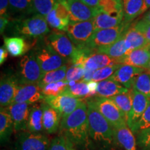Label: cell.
<instances>
[{"label":"cell","mask_w":150,"mask_h":150,"mask_svg":"<svg viewBox=\"0 0 150 150\" xmlns=\"http://www.w3.org/2000/svg\"><path fill=\"white\" fill-rule=\"evenodd\" d=\"M27 131L32 133L44 132L43 108L42 104H35L30 107Z\"/></svg>","instance_id":"24"},{"label":"cell","mask_w":150,"mask_h":150,"mask_svg":"<svg viewBox=\"0 0 150 150\" xmlns=\"http://www.w3.org/2000/svg\"><path fill=\"white\" fill-rule=\"evenodd\" d=\"M145 71L147 70L132 65L122 64L109 79L115 81L126 88L131 90L133 88L136 78Z\"/></svg>","instance_id":"15"},{"label":"cell","mask_w":150,"mask_h":150,"mask_svg":"<svg viewBox=\"0 0 150 150\" xmlns=\"http://www.w3.org/2000/svg\"><path fill=\"white\" fill-rule=\"evenodd\" d=\"M98 53L105 54L112 59L117 60L122 64V61L129 53L125 42V35L111 45L99 50Z\"/></svg>","instance_id":"28"},{"label":"cell","mask_w":150,"mask_h":150,"mask_svg":"<svg viewBox=\"0 0 150 150\" xmlns=\"http://www.w3.org/2000/svg\"><path fill=\"white\" fill-rule=\"evenodd\" d=\"M87 105L90 138L103 149L109 148L116 141L115 129L93 105Z\"/></svg>","instance_id":"2"},{"label":"cell","mask_w":150,"mask_h":150,"mask_svg":"<svg viewBox=\"0 0 150 150\" xmlns=\"http://www.w3.org/2000/svg\"><path fill=\"white\" fill-rule=\"evenodd\" d=\"M43 108V127L45 132L48 134L56 133L60 128L61 117L55 109L46 103L42 104Z\"/></svg>","instance_id":"20"},{"label":"cell","mask_w":150,"mask_h":150,"mask_svg":"<svg viewBox=\"0 0 150 150\" xmlns=\"http://www.w3.org/2000/svg\"><path fill=\"white\" fill-rule=\"evenodd\" d=\"M136 134L137 144L140 149L150 150V128L138 131Z\"/></svg>","instance_id":"40"},{"label":"cell","mask_w":150,"mask_h":150,"mask_svg":"<svg viewBox=\"0 0 150 150\" xmlns=\"http://www.w3.org/2000/svg\"><path fill=\"white\" fill-rule=\"evenodd\" d=\"M10 22V19L6 17H1L0 18V33L2 35L5 31L6 28L8 26Z\"/></svg>","instance_id":"45"},{"label":"cell","mask_w":150,"mask_h":150,"mask_svg":"<svg viewBox=\"0 0 150 150\" xmlns=\"http://www.w3.org/2000/svg\"><path fill=\"white\" fill-rule=\"evenodd\" d=\"M116 104L118 108L121 110L123 115L126 118L127 122L128 120L129 113H130L133 104V94L132 89L129 90L128 92L120 94L110 98Z\"/></svg>","instance_id":"31"},{"label":"cell","mask_w":150,"mask_h":150,"mask_svg":"<svg viewBox=\"0 0 150 150\" xmlns=\"http://www.w3.org/2000/svg\"><path fill=\"white\" fill-rule=\"evenodd\" d=\"M50 141L43 133L21 131L17 135L15 147L16 150H48Z\"/></svg>","instance_id":"9"},{"label":"cell","mask_w":150,"mask_h":150,"mask_svg":"<svg viewBox=\"0 0 150 150\" xmlns=\"http://www.w3.org/2000/svg\"><path fill=\"white\" fill-rule=\"evenodd\" d=\"M116 64H121V63L106 54L94 52L91 55L84 58L81 66H83L86 70L96 71L108 65Z\"/></svg>","instance_id":"19"},{"label":"cell","mask_w":150,"mask_h":150,"mask_svg":"<svg viewBox=\"0 0 150 150\" xmlns=\"http://www.w3.org/2000/svg\"><path fill=\"white\" fill-rule=\"evenodd\" d=\"M66 94L82 99H88L90 98V91L87 83L83 81H79L69 85L65 91Z\"/></svg>","instance_id":"34"},{"label":"cell","mask_w":150,"mask_h":150,"mask_svg":"<svg viewBox=\"0 0 150 150\" xmlns=\"http://www.w3.org/2000/svg\"><path fill=\"white\" fill-rule=\"evenodd\" d=\"M133 88L150 97V72L147 70L138 75L135 79Z\"/></svg>","instance_id":"35"},{"label":"cell","mask_w":150,"mask_h":150,"mask_svg":"<svg viewBox=\"0 0 150 150\" xmlns=\"http://www.w3.org/2000/svg\"><path fill=\"white\" fill-rule=\"evenodd\" d=\"M149 54H150V47H149Z\"/></svg>","instance_id":"53"},{"label":"cell","mask_w":150,"mask_h":150,"mask_svg":"<svg viewBox=\"0 0 150 150\" xmlns=\"http://www.w3.org/2000/svg\"><path fill=\"white\" fill-rule=\"evenodd\" d=\"M150 8V0H143V6L141 11L140 15L143 14L145 11H147L148 9Z\"/></svg>","instance_id":"49"},{"label":"cell","mask_w":150,"mask_h":150,"mask_svg":"<svg viewBox=\"0 0 150 150\" xmlns=\"http://www.w3.org/2000/svg\"><path fill=\"white\" fill-rule=\"evenodd\" d=\"M69 86V83L63 81L52 83L45 86L42 88V91L45 97L46 96H58L64 94Z\"/></svg>","instance_id":"36"},{"label":"cell","mask_w":150,"mask_h":150,"mask_svg":"<svg viewBox=\"0 0 150 150\" xmlns=\"http://www.w3.org/2000/svg\"><path fill=\"white\" fill-rule=\"evenodd\" d=\"M14 130L13 121L7 108H1L0 110V141L1 144L8 142Z\"/></svg>","instance_id":"27"},{"label":"cell","mask_w":150,"mask_h":150,"mask_svg":"<svg viewBox=\"0 0 150 150\" xmlns=\"http://www.w3.org/2000/svg\"><path fill=\"white\" fill-rule=\"evenodd\" d=\"M122 64H116L104 67L103 68L99 69L94 73L93 81H102L108 79L112 74L115 73Z\"/></svg>","instance_id":"37"},{"label":"cell","mask_w":150,"mask_h":150,"mask_svg":"<svg viewBox=\"0 0 150 150\" xmlns=\"http://www.w3.org/2000/svg\"><path fill=\"white\" fill-rule=\"evenodd\" d=\"M129 91V89L124 87L121 84L108 79L98 82L96 97H103V98H111L120 94L127 93Z\"/></svg>","instance_id":"21"},{"label":"cell","mask_w":150,"mask_h":150,"mask_svg":"<svg viewBox=\"0 0 150 150\" xmlns=\"http://www.w3.org/2000/svg\"><path fill=\"white\" fill-rule=\"evenodd\" d=\"M44 98L42 88L38 83L19 84L13 104L26 103L33 105Z\"/></svg>","instance_id":"14"},{"label":"cell","mask_w":150,"mask_h":150,"mask_svg":"<svg viewBox=\"0 0 150 150\" xmlns=\"http://www.w3.org/2000/svg\"><path fill=\"white\" fill-rule=\"evenodd\" d=\"M38 62L41 67L43 74L53 71L66 65L68 61L63 59L55 51L47 45L44 41L35 44L34 51L33 52Z\"/></svg>","instance_id":"7"},{"label":"cell","mask_w":150,"mask_h":150,"mask_svg":"<svg viewBox=\"0 0 150 150\" xmlns=\"http://www.w3.org/2000/svg\"><path fill=\"white\" fill-rule=\"evenodd\" d=\"M83 100L66 93L58 96H46L43 99L45 103L59 112L61 120L74 112Z\"/></svg>","instance_id":"10"},{"label":"cell","mask_w":150,"mask_h":150,"mask_svg":"<svg viewBox=\"0 0 150 150\" xmlns=\"http://www.w3.org/2000/svg\"><path fill=\"white\" fill-rule=\"evenodd\" d=\"M43 72L34 54H25L18 62L16 77L19 84L39 83Z\"/></svg>","instance_id":"4"},{"label":"cell","mask_w":150,"mask_h":150,"mask_svg":"<svg viewBox=\"0 0 150 150\" xmlns=\"http://www.w3.org/2000/svg\"><path fill=\"white\" fill-rule=\"evenodd\" d=\"M139 22H141L142 24H150V10L148 11L147 14H146L145 16L142 18V20Z\"/></svg>","instance_id":"50"},{"label":"cell","mask_w":150,"mask_h":150,"mask_svg":"<svg viewBox=\"0 0 150 150\" xmlns=\"http://www.w3.org/2000/svg\"><path fill=\"white\" fill-rule=\"evenodd\" d=\"M129 24L123 21L118 27L95 31L85 47L94 52H97L101 49L107 47L115 43L125 35L129 29Z\"/></svg>","instance_id":"5"},{"label":"cell","mask_w":150,"mask_h":150,"mask_svg":"<svg viewBox=\"0 0 150 150\" xmlns=\"http://www.w3.org/2000/svg\"><path fill=\"white\" fill-rule=\"evenodd\" d=\"M116 141L125 150H136V142L133 131L127 125L115 129Z\"/></svg>","instance_id":"29"},{"label":"cell","mask_w":150,"mask_h":150,"mask_svg":"<svg viewBox=\"0 0 150 150\" xmlns=\"http://www.w3.org/2000/svg\"><path fill=\"white\" fill-rule=\"evenodd\" d=\"M148 128H150V102L149 105H148L147 109L145 110V112L142 115L138 125H137L136 134L138 131Z\"/></svg>","instance_id":"41"},{"label":"cell","mask_w":150,"mask_h":150,"mask_svg":"<svg viewBox=\"0 0 150 150\" xmlns=\"http://www.w3.org/2000/svg\"><path fill=\"white\" fill-rule=\"evenodd\" d=\"M63 134L74 147L81 150L88 149L91 143L88 117V105L83 99L78 108L64 119L60 125Z\"/></svg>","instance_id":"1"},{"label":"cell","mask_w":150,"mask_h":150,"mask_svg":"<svg viewBox=\"0 0 150 150\" xmlns=\"http://www.w3.org/2000/svg\"><path fill=\"white\" fill-rule=\"evenodd\" d=\"M133 104L127 120V126L136 134V127L150 102V97L132 88Z\"/></svg>","instance_id":"12"},{"label":"cell","mask_w":150,"mask_h":150,"mask_svg":"<svg viewBox=\"0 0 150 150\" xmlns=\"http://www.w3.org/2000/svg\"><path fill=\"white\" fill-rule=\"evenodd\" d=\"M19 85L16 76L4 74L0 82V105L1 108H7L13 104Z\"/></svg>","instance_id":"16"},{"label":"cell","mask_w":150,"mask_h":150,"mask_svg":"<svg viewBox=\"0 0 150 150\" xmlns=\"http://www.w3.org/2000/svg\"><path fill=\"white\" fill-rule=\"evenodd\" d=\"M134 27L143 33V35H145V37L146 40H147L148 47H150V24H145L138 22L135 24Z\"/></svg>","instance_id":"42"},{"label":"cell","mask_w":150,"mask_h":150,"mask_svg":"<svg viewBox=\"0 0 150 150\" xmlns=\"http://www.w3.org/2000/svg\"><path fill=\"white\" fill-rule=\"evenodd\" d=\"M8 52L4 46H1L0 49V64L2 65L8 57Z\"/></svg>","instance_id":"46"},{"label":"cell","mask_w":150,"mask_h":150,"mask_svg":"<svg viewBox=\"0 0 150 150\" xmlns=\"http://www.w3.org/2000/svg\"><path fill=\"white\" fill-rule=\"evenodd\" d=\"M147 71H148V72H150V69H149V70H148Z\"/></svg>","instance_id":"52"},{"label":"cell","mask_w":150,"mask_h":150,"mask_svg":"<svg viewBox=\"0 0 150 150\" xmlns=\"http://www.w3.org/2000/svg\"><path fill=\"white\" fill-rule=\"evenodd\" d=\"M124 13V22L129 24L136 17L140 16L143 0H122Z\"/></svg>","instance_id":"30"},{"label":"cell","mask_w":150,"mask_h":150,"mask_svg":"<svg viewBox=\"0 0 150 150\" xmlns=\"http://www.w3.org/2000/svg\"><path fill=\"white\" fill-rule=\"evenodd\" d=\"M95 71H93V70H86L85 74H84L83 79H82V81H81L86 82V83H88V82L91 81L93 80V74L94 73H95Z\"/></svg>","instance_id":"47"},{"label":"cell","mask_w":150,"mask_h":150,"mask_svg":"<svg viewBox=\"0 0 150 150\" xmlns=\"http://www.w3.org/2000/svg\"><path fill=\"white\" fill-rule=\"evenodd\" d=\"M67 65L60 67L57 70L50 71V72L44 73L42 75V79L40 80L39 86L42 88L45 86L52 83L63 81H65L67 74Z\"/></svg>","instance_id":"32"},{"label":"cell","mask_w":150,"mask_h":150,"mask_svg":"<svg viewBox=\"0 0 150 150\" xmlns=\"http://www.w3.org/2000/svg\"><path fill=\"white\" fill-rule=\"evenodd\" d=\"M122 64H126L140 68L149 70L150 54L149 48H140L131 51L122 61Z\"/></svg>","instance_id":"18"},{"label":"cell","mask_w":150,"mask_h":150,"mask_svg":"<svg viewBox=\"0 0 150 150\" xmlns=\"http://www.w3.org/2000/svg\"><path fill=\"white\" fill-rule=\"evenodd\" d=\"M95 31L93 20L85 22H70L67 29V34L77 48L83 47Z\"/></svg>","instance_id":"11"},{"label":"cell","mask_w":150,"mask_h":150,"mask_svg":"<svg viewBox=\"0 0 150 150\" xmlns=\"http://www.w3.org/2000/svg\"><path fill=\"white\" fill-rule=\"evenodd\" d=\"M10 21L13 33L24 38H43L50 31L45 18L38 15Z\"/></svg>","instance_id":"3"},{"label":"cell","mask_w":150,"mask_h":150,"mask_svg":"<svg viewBox=\"0 0 150 150\" xmlns=\"http://www.w3.org/2000/svg\"><path fill=\"white\" fill-rule=\"evenodd\" d=\"M69 142H70V141H69ZM69 150H77V149H76V148H75L74 146H73L72 144H71L70 142V145H69Z\"/></svg>","instance_id":"51"},{"label":"cell","mask_w":150,"mask_h":150,"mask_svg":"<svg viewBox=\"0 0 150 150\" xmlns=\"http://www.w3.org/2000/svg\"><path fill=\"white\" fill-rule=\"evenodd\" d=\"M8 15L9 19L11 16H17V18L15 20L24 18L26 16L33 15L32 0H9Z\"/></svg>","instance_id":"26"},{"label":"cell","mask_w":150,"mask_h":150,"mask_svg":"<svg viewBox=\"0 0 150 150\" xmlns=\"http://www.w3.org/2000/svg\"><path fill=\"white\" fill-rule=\"evenodd\" d=\"M86 70L83 66H75L72 65L67 71L66 77L65 81L67 83L71 82H79L83 79Z\"/></svg>","instance_id":"38"},{"label":"cell","mask_w":150,"mask_h":150,"mask_svg":"<svg viewBox=\"0 0 150 150\" xmlns=\"http://www.w3.org/2000/svg\"><path fill=\"white\" fill-rule=\"evenodd\" d=\"M70 142L63 134L54 137L50 141L48 150H69Z\"/></svg>","instance_id":"39"},{"label":"cell","mask_w":150,"mask_h":150,"mask_svg":"<svg viewBox=\"0 0 150 150\" xmlns=\"http://www.w3.org/2000/svg\"><path fill=\"white\" fill-rule=\"evenodd\" d=\"M125 38L127 47L129 52L137 49L149 48L145 35L134 26L127 29L125 33Z\"/></svg>","instance_id":"25"},{"label":"cell","mask_w":150,"mask_h":150,"mask_svg":"<svg viewBox=\"0 0 150 150\" xmlns=\"http://www.w3.org/2000/svg\"><path fill=\"white\" fill-rule=\"evenodd\" d=\"M59 0H32L33 16L45 17L53 10Z\"/></svg>","instance_id":"33"},{"label":"cell","mask_w":150,"mask_h":150,"mask_svg":"<svg viewBox=\"0 0 150 150\" xmlns=\"http://www.w3.org/2000/svg\"><path fill=\"white\" fill-rule=\"evenodd\" d=\"M81 1H83L86 4L88 5L89 6L93 7V8H98L99 0H81Z\"/></svg>","instance_id":"48"},{"label":"cell","mask_w":150,"mask_h":150,"mask_svg":"<svg viewBox=\"0 0 150 150\" xmlns=\"http://www.w3.org/2000/svg\"><path fill=\"white\" fill-rule=\"evenodd\" d=\"M4 47L12 56H21L29 52L31 45L22 37H5Z\"/></svg>","instance_id":"22"},{"label":"cell","mask_w":150,"mask_h":150,"mask_svg":"<svg viewBox=\"0 0 150 150\" xmlns=\"http://www.w3.org/2000/svg\"><path fill=\"white\" fill-rule=\"evenodd\" d=\"M30 107V105L26 103L12 104L7 107L13 121L14 131L16 132L27 130Z\"/></svg>","instance_id":"17"},{"label":"cell","mask_w":150,"mask_h":150,"mask_svg":"<svg viewBox=\"0 0 150 150\" xmlns=\"http://www.w3.org/2000/svg\"><path fill=\"white\" fill-rule=\"evenodd\" d=\"M67 3L70 11V22L88 21L101 12L99 8L89 6L81 0H67Z\"/></svg>","instance_id":"13"},{"label":"cell","mask_w":150,"mask_h":150,"mask_svg":"<svg viewBox=\"0 0 150 150\" xmlns=\"http://www.w3.org/2000/svg\"><path fill=\"white\" fill-rule=\"evenodd\" d=\"M99 110L114 129L127 125L125 115L110 98L93 97L86 100Z\"/></svg>","instance_id":"6"},{"label":"cell","mask_w":150,"mask_h":150,"mask_svg":"<svg viewBox=\"0 0 150 150\" xmlns=\"http://www.w3.org/2000/svg\"><path fill=\"white\" fill-rule=\"evenodd\" d=\"M42 40L47 45L50 47L59 55L70 63L77 51V47L74 45L67 34L63 31H53L43 38Z\"/></svg>","instance_id":"8"},{"label":"cell","mask_w":150,"mask_h":150,"mask_svg":"<svg viewBox=\"0 0 150 150\" xmlns=\"http://www.w3.org/2000/svg\"><path fill=\"white\" fill-rule=\"evenodd\" d=\"M95 30L106 29L118 27L124 21V15H110L106 13L99 12L93 19Z\"/></svg>","instance_id":"23"},{"label":"cell","mask_w":150,"mask_h":150,"mask_svg":"<svg viewBox=\"0 0 150 150\" xmlns=\"http://www.w3.org/2000/svg\"><path fill=\"white\" fill-rule=\"evenodd\" d=\"M88 86L89 91H90V98L96 96L97 87H98V83L95 81H91L87 83ZM89 98V99H90Z\"/></svg>","instance_id":"44"},{"label":"cell","mask_w":150,"mask_h":150,"mask_svg":"<svg viewBox=\"0 0 150 150\" xmlns=\"http://www.w3.org/2000/svg\"><path fill=\"white\" fill-rule=\"evenodd\" d=\"M9 0H0V15L1 17L8 18Z\"/></svg>","instance_id":"43"}]
</instances>
